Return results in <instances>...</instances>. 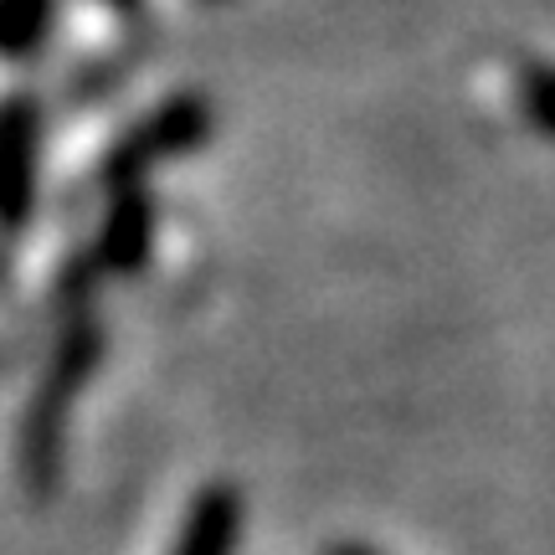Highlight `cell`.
Returning a JSON list of instances; mask_svg holds the SVG:
<instances>
[{
	"label": "cell",
	"mask_w": 555,
	"mask_h": 555,
	"mask_svg": "<svg viewBox=\"0 0 555 555\" xmlns=\"http://www.w3.org/2000/svg\"><path fill=\"white\" fill-rule=\"evenodd\" d=\"M62 26V0H0V62H37Z\"/></svg>",
	"instance_id": "6"
},
{
	"label": "cell",
	"mask_w": 555,
	"mask_h": 555,
	"mask_svg": "<svg viewBox=\"0 0 555 555\" xmlns=\"http://www.w3.org/2000/svg\"><path fill=\"white\" fill-rule=\"evenodd\" d=\"M99 11H108L114 21H139V16H150V0H93Z\"/></svg>",
	"instance_id": "8"
},
{
	"label": "cell",
	"mask_w": 555,
	"mask_h": 555,
	"mask_svg": "<svg viewBox=\"0 0 555 555\" xmlns=\"http://www.w3.org/2000/svg\"><path fill=\"white\" fill-rule=\"evenodd\" d=\"M159 242V196L150 185H124L103 201L99 232L88 242V268L93 278H139L155 258Z\"/></svg>",
	"instance_id": "4"
},
{
	"label": "cell",
	"mask_w": 555,
	"mask_h": 555,
	"mask_svg": "<svg viewBox=\"0 0 555 555\" xmlns=\"http://www.w3.org/2000/svg\"><path fill=\"white\" fill-rule=\"evenodd\" d=\"M211 134H217V103L206 99L201 88H176L159 103H150L144 114H134L119 134L103 144L93 180H99V191L150 185L155 170L201 155L211 144Z\"/></svg>",
	"instance_id": "2"
},
{
	"label": "cell",
	"mask_w": 555,
	"mask_h": 555,
	"mask_svg": "<svg viewBox=\"0 0 555 555\" xmlns=\"http://www.w3.org/2000/svg\"><path fill=\"white\" fill-rule=\"evenodd\" d=\"M103 345H108V335H103V324L93 314L67 319L47 365H41L37 391L21 412V474L41 494L57 489L62 457H67V427H73V412L82 401V386L99 371Z\"/></svg>",
	"instance_id": "1"
},
{
	"label": "cell",
	"mask_w": 555,
	"mask_h": 555,
	"mask_svg": "<svg viewBox=\"0 0 555 555\" xmlns=\"http://www.w3.org/2000/svg\"><path fill=\"white\" fill-rule=\"evenodd\" d=\"M247 530V504L237 483H206L176 525V540L165 555H237Z\"/></svg>",
	"instance_id": "5"
},
{
	"label": "cell",
	"mask_w": 555,
	"mask_h": 555,
	"mask_svg": "<svg viewBox=\"0 0 555 555\" xmlns=\"http://www.w3.org/2000/svg\"><path fill=\"white\" fill-rule=\"evenodd\" d=\"M201 5H232V0H201Z\"/></svg>",
	"instance_id": "10"
},
{
	"label": "cell",
	"mask_w": 555,
	"mask_h": 555,
	"mask_svg": "<svg viewBox=\"0 0 555 555\" xmlns=\"http://www.w3.org/2000/svg\"><path fill=\"white\" fill-rule=\"evenodd\" d=\"M47 108L31 88L0 93V242H21L41 211Z\"/></svg>",
	"instance_id": "3"
},
{
	"label": "cell",
	"mask_w": 555,
	"mask_h": 555,
	"mask_svg": "<svg viewBox=\"0 0 555 555\" xmlns=\"http://www.w3.org/2000/svg\"><path fill=\"white\" fill-rule=\"evenodd\" d=\"M555 93H551V67L545 62H530L525 67V114L535 124V134H551L555 129Z\"/></svg>",
	"instance_id": "7"
},
{
	"label": "cell",
	"mask_w": 555,
	"mask_h": 555,
	"mask_svg": "<svg viewBox=\"0 0 555 555\" xmlns=\"http://www.w3.org/2000/svg\"><path fill=\"white\" fill-rule=\"evenodd\" d=\"M324 555H380V551L376 545H360V540H335Z\"/></svg>",
	"instance_id": "9"
}]
</instances>
